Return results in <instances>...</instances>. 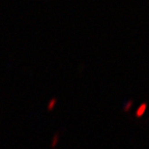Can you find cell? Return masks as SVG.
<instances>
[{
  "mask_svg": "<svg viewBox=\"0 0 149 149\" xmlns=\"http://www.w3.org/2000/svg\"><path fill=\"white\" fill-rule=\"evenodd\" d=\"M55 103H56V99H51V101L49 103V106H48V109H49V110H52Z\"/></svg>",
  "mask_w": 149,
  "mask_h": 149,
  "instance_id": "obj_3",
  "label": "cell"
},
{
  "mask_svg": "<svg viewBox=\"0 0 149 149\" xmlns=\"http://www.w3.org/2000/svg\"><path fill=\"white\" fill-rule=\"evenodd\" d=\"M58 141H59V135H56L55 137H54V139H53V143H52V145H53V146H55V145L57 144Z\"/></svg>",
  "mask_w": 149,
  "mask_h": 149,
  "instance_id": "obj_4",
  "label": "cell"
},
{
  "mask_svg": "<svg viewBox=\"0 0 149 149\" xmlns=\"http://www.w3.org/2000/svg\"><path fill=\"white\" fill-rule=\"evenodd\" d=\"M132 105H134V101H132V99H130V101H128L126 103H124V107H123V110L125 111V112H128V111L130 110V108L132 107Z\"/></svg>",
  "mask_w": 149,
  "mask_h": 149,
  "instance_id": "obj_2",
  "label": "cell"
},
{
  "mask_svg": "<svg viewBox=\"0 0 149 149\" xmlns=\"http://www.w3.org/2000/svg\"><path fill=\"white\" fill-rule=\"evenodd\" d=\"M147 109V105L146 103H142V105H140L139 108L137 109V111H136V117L137 118H140V117H142L143 115H144L145 113V111H146Z\"/></svg>",
  "mask_w": 149,
  "mask_h": 149,
  "instance_id": "obj_1",
  "label": "cell"
}]
</instances>
